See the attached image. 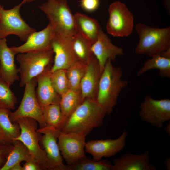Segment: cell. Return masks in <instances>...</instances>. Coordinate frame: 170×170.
<instances>
[{
    "mask_svg": "<svg viewBox=\"0 0 170 170\" xmlns=\"http://www.w3.org/2000/svg\"><path fill=\"white\" fill-rule=\"evenodd\" d=\"M106 114L96 100L85 99L68 117L61 132L87 136L93 129L103 124Z\"/></svg>",
    "mask_w": 170,
    "mask_h": 170,
    "instance_id": "cell-1",
    "label": "cell"
},
{
    "mask_svg": "<svg viewBox=\"0 0 170 170\" xmlns=\"http://www.w3.org/2000/svg\"><path fill=\"white\" fill-rule=\"evenodd\" d=\"M111 62L107 61L101 73L96 100L108 115L112 112L120 93L128 84L122 78V67H115Z\"/></svg>",
    "mask_w": 170,
    "mask_h": 170,
    "instance_id": "cell-2",
    "label": "cell"
},
{
    "mask_svg": "<svg viewBox=\"0 0 170 170\" xmlns=\"http://www.w3.org/2000/svg\"><path fill=\"white\" fill-rule=\"evenodd\" d=\"M38 7L46 15L55 34L72 38L77 32L67 0H47Z\"/></svg>",
    "mask_w": 170,
    "mask_h": 170,
    "instance_id": "cell-3",
    "label": "cell"
},
{
    "mask_svg": "<svg viewBox=\"0 0 170 170\" xmlns=\"http://www.w3.org/2000/svg\"><path fill=\"white\" fill-rule=\"evenodd\" d=\"M135 29L139 41L135 52L150 57L160 54L170 48V27H154L138 23Z\"/></svg>",
    "mask_w": 170,
    "mask_h": 170,
    "instance_id": "cell-4",
    "label": "cell"
},
{
    "mask_svg": "<svg viewBox=\"0 0 170 170\" xmlns=\"http://www.w3.org/2000/svg\"><path fill=\"white\" fill-rule=\"evenodd\" d=\"M54 53L49 50L18 54L16 59L20 65V86L25 85L42 73L54 62Z\"/></svg>",
    "mask_w": 170,
    "mask_h": 170,
    "instance_id": "cell-5",
    "label": "cell"
},
{
    "mask_svg": "<svg viewBox=\"0 0 170 170\" xmlns=\"http://www.w3.org/2000/svg\"><path fill=\"white\" fill-rule=\"evenodd\" d=\"M22 5L20 3L10 9H6L0 3V39L14 35L25 42L31 33L36 31L21 17L20 10Z\"/></svg>",
    "mask_w": 170,
    "mask_h": 170,
    "instance_id": "cell-6",
    "label": "cell"
},
{
    "mask_svg": "<svg viewBox=\"0 0 170 170\" xmlns=\"http://www.w3.org/2000/svg\"><path fill=\"white\" fill-rule=\"evenodd\" d=\"M20 129V133L14 141L21 142L40 164L42 170H48V159L46 153L39 145L41 135L37 131V122L30 117H23L16 122Z\"/></svg>",
    "mask_w": 170,
    "mask_h": 170,
    "instance_id": "cell-7",
    "label": "cell"
},
{
    "mask_svg": "<svg viewBox=\"0 0 170 170\" xmlns=\"http://www.w3.org/2000/svg\"><path fill=\"white\" fill-rule=\"evenodd\" d=\"M109 18L106 25L107 32L114 37H122L130 35L134 27V16L126 5L119 1L109 6Z\"/></svg>",
    "mask_w": 170,
    "mask_h": 170,
    "instance_id": "cell-8",
    "label": "cell"
},
{
    "mask_svg": "<svg viewBox=\"0 0 170 170\" xmlns=\"http://www.w3.org/2000/svg\"><path fill=\"white\" fill-rule=\"evenodd\" d=\"M37 85L34 78L25 85L22 100L17 109L14 112L9 113V117L12 122H16L23 117H30L35 119L39 124L40 128L46 125L43 119L42 109L37 99L35 88Z\"/></svg>",
    "mask_w": 170,
    "mask_h": 170,
    "instance_id": "cell-9",
    "label": "cell"
},
{
    "mask_svg": "<svg viewBox=\"0 0 170 170\" xmlns=\"http://www.w3.org/2000/svg\"><path fill=\"white\" fill-rule=\"evenodd\" d=\"M139 115L143 121L160 128L170 120V100L155 99L147 95L140 104Z\"/></svg>",
    "mask_w": 170,
    "mask_h": 170,
    "instance_id": "cell-10",
    "label": "cell"
},
{
    "mask_svg": "<svg viewBox=\"0 0 170 170\" xmlns=\"http://www.w3.org/2000/svg\"><path fill=\"white\" fill-rule=\"evenodd\" d=\"M41 134L40 141L46 153L48 159V170H68L67 165L63 163L62 157L60 150L57 140L61 131L49 126L37 129Z\"/></svg>",
    "mask_w": 170,
    "mask_h": 170,
    "instance_id": "cell-11",
    "label": "cell"
},
{
    "mask_svg": "<svg viewBox=\"0 0 170 170\" xmlns=\"http://www.w3.org/2000/svg\"><path fill=\"white\" fill-rule=\"evenodd\" d=\"M86 136L78 133L60 132L58 144L61 155L68 165L74 164L86 157Z\"/></svg>",
    "mask_w": 170,
    "mask_h": 170,
    "instance_id": "cell-12",
    "label": "cell"
},
{
    "mask_svg": "<svg viewBox=\"0 0 170 170\" xmlns=\"http://www.w3.org/2000/svg\"><path fill=\"white\" fill-rule=\"evenodd\" d=\"M127 133L124 130L121 134L115 139H107L91 140L86 143L85 151L91 154L93 159L98 161L103 157L115 155L124 148Z\"/></svg>",
    "mask_w": 170,
    "mask_h": 170,
    "instance_id": "cell-13",
    "label": "cell"
},
{
    "mask_svg": "<svg viewBox=\"0 0 170 170\" xmlns=\"http://www.w3.org/2000/svg\"><path fill=\"white\" fill-rule=\"evenodd\" d=\"M72 38L62 37L55 34L52 42V49L55 54L52 72L57 70H66L79 61L73 51Z\"/></svg>",
    "mask_w": 170,
    "mask_h": 170,
    "instance_id": "cell-14",
    "label": "cell"
},
{
    "mask_svg": "<svg viewBox=\"0 0 170 170\" xmlns=\"http://www.w3.org/2000/svg\"><path fill=\"white\" fill-rule=\"evenodd\" d=\"M54 35L52 28L48 23L42 30L38 31H36L31 33L23 44L10 48L16 54L51 50L52 42Z\"/></svg>",
    "mask_w": 170,
    "mask_h": 170,
    "instance_id": "cell-15",
    "label": "cell"
},
{
    "mask_svg": "<svg viewBox=\"0 0 170 170\" xmlns=\"http://www.w3.org/2000/svg\"><path fill=\"white\" fill-rule=\"evenodd\" d=\"M91 50L98 61L101 73L108 60L114 61L117 57L124 54L122 48L114 45L102 30L96 41L92 44Z\"/></svg>",
    "mask_w": 170,
    "mask_h": 170,
    "instance_id": "cell-16",
    "label": "cell"
},
{
    "mask_svg": "<svg viewBox=\"0 0 170 170\" xmlns=\"http://www.w3.org/2000/svg\"><path fill=\"white\" fill-rule=\"evenodd\" d=\"M101 73L98 61L93 55L87 64L81 82L80 90L83 101L86 99L96 100Z\"/></svg>",
    "mask_w": 170,
    "mask_h": 170,
    "instance_id": "cell-17",
    "label": "cell"
},
{
    "mask_svg": "<svg viewBox=\"0 0 170 170\" xmlns=\"http://www.w3.org/2000/svg\"><path fill=\"white\" fill-rule=\"evenodd\" d=\"M52 66H48L35 77L37 84L36 95L41 108L50 104L60 103L61 96L54 90L51 81Z\"/></svg>",
    "mask_w": 170,
    "mask_h": 170,
    "instance_id": "cell-18",
    "label": "cell"
},
{
    "mask_svg": "<svg viewBox=\"0 0 170 170\" xmlns=\"http://www.w3.org/2000/svg\"><path fill=\"white\" fill-rule=\"evenodd\" d=\"M16 54L8 47L6 38L0 39V76L10 86L20 80L15 63Z\"/></svg>",
    "mask_w": 170,
    "mask_h": 170,
    "instance_id": "cell-19",
    "label": "cell"
},
{
    "mask_svg": "<svg viewBox=\"0 0 170 170\" xmlns=\"http://www.w3.org/2000/svg\"><path fill=\"white\" fill-rule=\"evenodd\" d=\"M149 159L148 151L138 154L126 153L114 158L112 170H156Z\"/></svg>",
    "mask_w": 170,
    "mask_h": 170,
    "instance_id": "cell-20",
    "label": "cell"
},
{
    "mask_svg": "<svg viewBox=\"0 0 170 170\" xmlns=\"http://www.w3.org/2000/svg\"><path fill=\"white\" fill-rule=\"evenodd\" d=\"M74 17L77 32L93 44L97 40L102 30L98 22L79 12L75 14Z\"/></svg>",
    "mask_w": 170,
    "mask_h": 170,
    "instance_id": "cell-21",
    "label": "cell"
},
{
    "mask_svg": "<svg viewBox=\"0 0 170 170\" xmlns=\"http://www.w3.org/2000/svg\"><path fill=\"white\" fill-rule=\"evenodd\" d=\"M10 111L0 109V144L13 145L20 134V129L17 122H12L9 117Z\"/></svg>",
    "mask_w": 170,
    "mask_h": 170,
    "instance_id": "cell-22",
    "label": "cell"
},
{
    "mask_svg": "<svg viewBox=\"0 0 170 170\" xmlns=\"http://www.w3.org/2000/svg\"><path fill=\"white\" fill-rule=\"evenodd\" d=\"M35 159L26 146L20 141H14L6 162L0 170H10L14 165Z\"/></svg>",
    "mask_w": 170,
    "mask_h": 170,
    "instance_id": "cell-23",
    "label": "cell"
},
{
    "mask_svg": "<svg viewBox=\"0 0 170 170\" xmlns=\"http://www.w3.org/2000/svg\"><path fill=\"white\" fill-rule=\"evenodd\" d=\"M42 109L46 126L61 131L67 118L62 113L60 104H50L42 107Z\"/></svg>",
    "mask_w": 170,
    "mask_h": 170,
    "instance_id": "cell-24",
    "label": "cell"
},
{
    "mask_svg": "<svg viewBox=\"0 0 170 170\" xmlns=\"http://www.w3.org/2000/svg\"><path fill=\"white\" fill-rule=\"evenodd\" d=\"M153 69L159 70V74L161 76L170 78V59L163 57L160 54L155 55L144 63L137 72V75L139 76Z\"/></svg>",
    "mask_w": 170,
    "mask_h": 170,
    "instance_id": "cell-25",
    "label": "cell"
},
{
    "mask_svg": "<svg viewBox=\"0 0 170 170\" xmlns=\"http://www.w3.org/2000/svg\"><path fill=\"white\" fill-rule=\"evenodd\" d=\"M71 43L78 60L87 64L94 55L91 50L92 43L78 32L73 37Z\"/></svg>",
    "mask_w": 170,
    "mask_h": 170,
    "instance_id": "cell-26",
    "label": "cell"
},
{
    "mask_svg": "<svg viewBox=\"0 0 170 170\" xmlns=\"http://www.w3.org/2000/svg\"><path fill=\"white\" fill-rule=\"evenodd\" d=\"M83 101L80 90L69 89L61 96L60 105L62 113L68 118Z\"/></svg>",
    "mask_w": 170,
    "mask_h": 170,
    "instance_id": "cell-27",
    "label": "cell"
},
{
    "mask_svg": "<svg viewBox=\"0 0 170 170\" xmlns=\"http://www.w3.org/2000/svg\"><path fill=\"white\" fill-rule=\"evenodd\" d=\"M68 170H112V164L106 160L96 161L86 156L75 163L67 165Z\"/></svg>",
    "mask_w": 170,
    "mask_h": 170,
    "instance_id": "cell-28",
    "label": "cell"
},
{
    "mask_svg": "<svg viewBox=\"0 0 170 170\" xmlns=\"http://www.w3.org/2000/svg\"><path fill=\"white\" fill-rule=\"evenodd\" d=\"M87 64L78 61L66 70L69 89L80 90L81 80L84 74Z\"/></svg>",
    "mask_w": 170,
    "mask_h": 170,
    "instance_id": "cell-29",
    "label": "cell"
},
{
    "mask_svg": "<svg viewBox=\"0 0 170 170\" xmlns=\"http://www.w3.org/2000/svg\"><path fill=\"white\" fill-rule=\"evenodd\" d=\"M17 98L0 76V109L11 111L15 108Z\"/></svg>",
    "mask_w": 170,
    "mask_h": 170,
    "instance_id": "cell-30",
    "label": "cell"
},
{
    "mask_svg": "<svg viewBox=\"0 0 170 170\" xmlns=\"http://www.w3.org/2000/svg\"><path fill=\"white\" fill-rule=\"evenodd\" d=\"M51 80L54 90L60 96L69 89L65 69H60L51 71Z\"/></svg>",
    "mask_w": 170,
    "mask_h": 170,
    "instance_id": "cell-31",
    "label": "cell"
},
{
    "mask_svg": "<svg viewBox=\"0 0 170 170\" xmlns=\"http://www.w3.org/2000/svg\"><path fill=\"white\" fill-rule=\"evenodd\" d=\"M100 1V0H80V6L85 11L92 12L98 9Z\"/></svg>",
    "mask_w": 170,
    "mask_h": 170,
    "instance_id": "cell-32",
    "label": "cell"
},
{
    "mask_svg": "<svg viewBox=\"0 0 170 170\" xmlns=\"http://www.w3.org/2000/svg\"><path fill=\"white\" fill-rule=\"evenodd\" d=\"M13 145L0 144V169L6 162Z\"/></svg>",
    "mask_w": 170,
    "mask_h": 170,
    "instance_id": "cell-33",
    "label": "cell"
},
{
    "mask_svg": "<svg viewBox=\"0 0 170 170\" xmlns=\"http://www.w3.org/2000/svg\"><path fill=\"white\" fill-rule=\"evenodd\" d=\"M23 170H42L40 164L35 159L28 161L23 164Z\"/></svg>",
    "mask_w": 170,
    "mask_h": 170,
    "instance_id": "cell-34",
    "label": "cell"
},
{
    "mask_svg": "<svg viewBox=\"0 0 170 170\" xmlns=\"http://www.w3.org/2000/svg\"><path fill=\"white\" fill-rule=\"evenodd\" d=\"M160 54L163 57L170 59V48L162 52Z\"/></svg>",
    "mask_w": 170,
    "mask_h": 170,
    "instance_id": "cell-35",
    "label": "cell"
},
{
    "mask_svg": "<svg viewBox=\"0 0 170 170\" xmlns=\"http://www.w3.org/2000/svg\"><path fill=\"white\" fill-rule=\"evenodd\" d=\"M10 170H23V168L21 166L20 163H18L13 165Z\"/></svg>",
    "mask_w": 170,
    "mask_h": 170,
    "instance_id": "cell-36",
    "label": "cell"
},
{
    "mask_svg": "<svg viewBox=\"0 0 170 170\" xmlns=\"http://www.w3.org/2000/svg\"><path fill=\"white\" fill-rule=\"evenodd\" d=\"M165 165L166 169L170 170V158L169 157H167L166 158L165 160Z\"/></svg>",
    "mask_w": 170,
    "mask_h": 170,
    "instance_id": "cell-37",
    "label": "cell"
},
{
    "mask_svg": "<svg viewBox=\"0 0 170 170\" xmlns=\"http://www.w3.org/2000/svg\"><path fill=\"white\" fill-rule=\"evenodd\" d=\"M163 2L165 6L169 10V9H170V0H163Z\"/></svg>",
    "mask_w": 170,
    "mask_h": 170,
    "instance_id": "cell-38",
    "label": "cell"
},
{
    "mask_svg": "<svg viewBox=\"0 0 170 170\" xmlns=\"http://www.w3.org/2000/svg\"><path fill=\"white\" fill-rule=\"evenodd\" d=\"M168 124L167 127L165 128V131L170 136V122Z\"/></svg>",
    "mask_w": 170,
    "mask_h": 170,
    "instance_id": "cell-39",
    "label": "cell"
},
{
    "mask_svg": "<svg viewBox=\"0 0 170 170\" xmlns=\"http://www.w3.org/2000/svg\"><path fill=\"white\" fill-rule=\"evenodd\" d=\"M36 0H22L21 3L23 4L26 3H29Z\"/></svg>",
    "mask_w": 170,
    "mask_h": 170,
    "instance_id": "cell-40",
    "label": "cell"
}]
</instances>
